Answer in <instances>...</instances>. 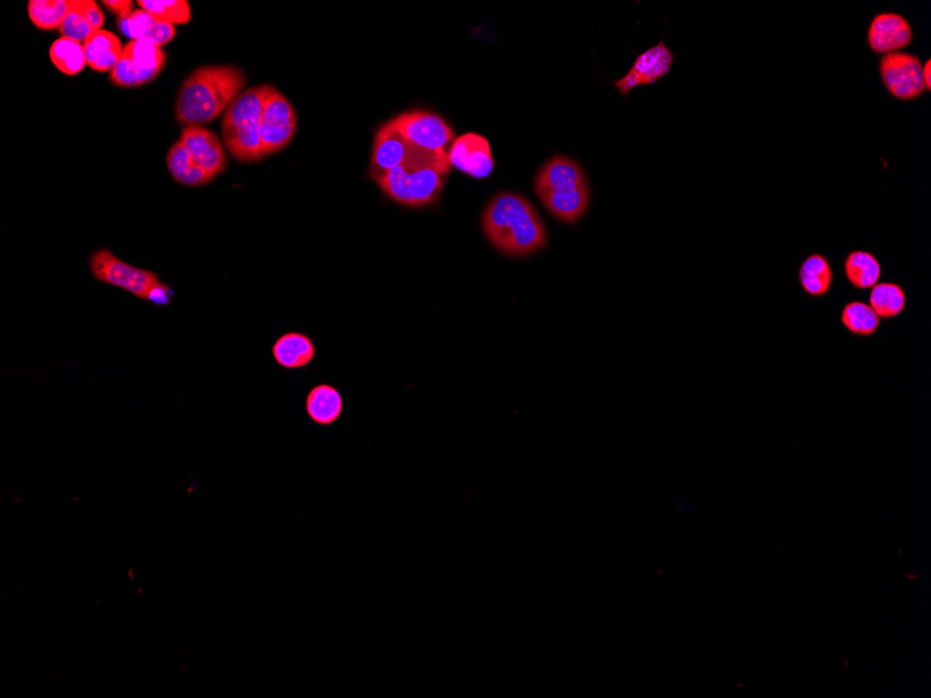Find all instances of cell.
Wrapping results in <instances>:
<instances>
[{
    "instance_id": "cell-1",
    "label": "cell",
    "mask_w": 931,
    "mask_h": 698,
    "mask_svg": "<svg viewBox=\"0 0 931 698\" xmlns=\"http://www.w3.org/2000/svg\"><path fill=\"white\" fill-rule=\"evenodd\" d=\"M488 242L511 257H527L547 246V232L536 208L516 193H499L481 215Z\"/></svg>"
},
{
    "instance_id": "cell-2",
    "label": "cell",
    "mask_w": 931,
    "mask_h": 698,
    "mask_svg": "<svg viewBox=\"0 0 931 698\" xmlns=\"http://www.w3.org/2000/svg\"><path fill=\"white\" fill-rule=\"evenodd\" d=\"M246 85L242 69L230 65L204 66L184 80L175 115L184 127L201 126L218 118Z\"/></svg>"
},
{
    "instance_id": "cell-3",
    "label": "cell",
    "mask_w": 931,
    "mask_h": 698,
    "mask_svg": "<svg viewBox=\"0 0 931 698\" xmlns=\"http://www.w3.org/2000/svg\"><path fill=\"white\" fill-rule=\"evenodd\" d=\"M451 168L448 152H430L414 147L413 154L377 184L385 196L403 207H428L441 197Z\"/></svg>"
},
{
    "instance_id": "cell-4",
    "label": "cell",
    "mask_w": 931,
    "mask_h": 698,
    "mask_svg": "<svg viewBox=\"0 0 931 698\" xmlns=\"http://www.w3.org/2000/svg\"><path fill=\"white\" fill-rule=\"evenodd\" d=\"M534 189L544 207L562 222L579 221L589 207L590 189L582 168L562 155L538 170Z\"/></svg>"
},
{
    "instance_id": "cell-5",
    "label": "cell",
    "mask_w": 931,
    "mask_h": 698,
    "mask_svg": "<svg viewBox=\"0 0 931 698\" xmlns=\"http://www.w3.org/2000/svg\"><path fill=\"white\" fill-rule=\"evenodd\" d=\"M272 85H257L243 91L229 106L222 120V138L236 161L253 164L263 159L260 140L261 112Z\"/></svg>"
},
{
    "instance_id": "cell-6",
    "label": "cell",
    "mask_w": 931,
    "mask_h": 698,
    "mask_svg": "<svg viewBox=\"0 0 931 698\" xmlns=\"http://www.w3.org/2000/svg\"><path fill=\"white\" fill-rule=\"evenodd\" d=\"M88 268L95 281L126 290L141 300H145L148 292L161 282L155 272L127 264L108 248L94 251L88 258Z\"/></svg>"
},
{
    "instance_id": "cell-7",
    "label": "cell",
    "mask_w": 931,
    "mask_h": 698,
    "mask_svg": "<svg viewBox=\"0 0 931 698\" xmlns=\"http://www.w3.org/2000/svg\"><path fill=\"white\" fill-rule=\"evenodd\" d=\"M297 116L295 108L283 97V94L272 88L265 98L263 112H261L260 140L263 158L271 157L288 147L295 137Z\"/></svg>"
},
{
    "instance_id": "cell-8",
    "label": "cell",
    "mask_w": 931,
    "mask_h": 698,
    "mask_svg": "<svg viewBox=\"0 0 931 698\" xmlns=\"http://www.w3.org/2000/svg\"><path fill=\"white\" fill-rule=\"evenodd\" d=\"M407 143L430 152H448L455 141L451 126L441 116L424 111L403 113L394 119Z\"/></svg>"
},
{
    "instance_id": "cell-9",
    "label": "cell",
    "mask_w": 931,
    "mask_h": 698,
    "mask_svg": "<svg viewBox=\"0 0 931 698\" xmlns=\"http://www.w3.org/2000/svg\"><path fill=\"white\" fill-rule=\"evenodd\" d=\"M922 69V62L912 53H887L880 62V76L884 87L892 97L901 101H913L926 91Z\"/></svg>"
},
{
    "instance_id": "cell-10",
    "label": "cell",
    "mask_w": 931,
    "mask_h": 698,
    "mask_svg": "<svg viewBox=\"0 0 931 698\" xmlns=\"http://www.w3.org/2000/svg\"><path fill=\"white\" fill-rule=\"evenodd\" d=\"M672 63H674V53L669 51L664 41H660L637 56L629 72L622 79L614 81L615 88L623 98H626L633 88L640 87V85H654L658 80L668 76Z\"/></svg>"
},
{
    "instance_id": "cell-11",
    "label": "cell",
    "mask_w": 931,
    "mask_h": 698,
    "mask_svg": "<svg viewBox=\"0 0 931 698\" xmlns=\"http://www.w3.org/2000/svg\"><path fill=\"white\" fill-rule=\"evenodd\" d=\"M414 145L407 143L400 134L394 119L389 120L375 134L371 154L370 176L375 183L387 173L402 165L413 154Z\"/></svg>"
},
{
    "instance_id": "cell-12",
    "label": "cell",
    "mask_w": 931,
    "mask_h": 698,
    "mask_svg": "<svg viewBox=\"0 0 931 698\" xmlns=\"http://www.w3.org/2000/svg\"><path fill=\"white\" fill-rule=\"evenodd\" d=\"M180 143L189 151L194 164L204 170L211 180L226 168V155L217 134L201 126L184 127Z\"/></svg>"
},
{
    "instance_id": "cell-13",
    "label": "cell",
    "mask_w": 931,
    "mask_h": 698,
    "mask_svg": "<svg viewBox=\"0 0 931 698\" xmlns=\"http://www.w3.org/2000/svg\"><path fill=\"white\" fill-rule=\"evenodd\" d=\"M449 162L466 175L484 179L494 169V158L487 138L469 133L453 141L448 151Z\"/></svg>"
},
{
    "instance_id": "cell-14",
    "label": "cell",
    "mask_w": 931,
    "mask_h": 698,
    "mask_svg": "<svg viewBox=\"0 0 931 698\" xmlns=\"http://www.w3.org/2000/svg\"><path fill=\"white\" fill-rule=\"evenodd\" d=\"M912 40L911 24L898 13L877 14L867 31V44L874 53L901 52Z\"/></svg>"
},
{
    "instance_id": "cell-15",
    "label": "cell",
    "mask_w": 931,
    "mask_h": 698,
    "mask_svg": "<svg viewBox=\"0 0 931 698\" xmlns=\"http://www.w3.org/2000/svg\"><path fill=\"white\" fill-rule=\"evenodd\" d=\"M317 349L310 336L300 332H288L279 336L272 346V356L278 366L286 370H300L310 366Z\"/></svg>"
},
{
    "instance_id": "cell-16",
    "label": "cell",
    "mask_w": 931,
    "mask_h": 698,
    "mask_svg": "<svg viewBox=\"0 0 931 698\" xmlns=\"http://www.w3.org/2000/svg\"><path fill=\"white\" fill-rule=\"evenodd\" d=\"M306 413L314 424L321 427L335 424L343 413L341 392L328 384L314 386L306 398Z\"/></svg>"
},
{
    "instance_id": "cell-17",
    "label": "cell",
    "mask_w": 931,
    "mask_h": 698,
    "mask_svg": "<svg viewBox=\"0 0 931 698\" xmlns=\"http://www.w3.org/2000/svg\"><path fill=\"white\" fill-rule=\"evenodd\" d=\"M119 38L111 31H97L84 42L87 66L99 73L112 72L123 53Z\"/></svg>"
},
{
    "instance_id": "cell-18",
    "label": "cell",
    "mask_w": 931,
    "mask_h": 698,
    "mask_svg": "<svg viewBox=\"0 0 931 698\" xmlns=\"http://www.w3.org/2000/svg\"><path fill=\"white\" fill-rule=\"evenodd\" d=\"M799 282L809 296H826L833 285V271L827 258L820 254L807 257L799 269Z\"/></svg>"
},
{
    "instance_id": "cell-19",
    "label": "cell",
    "mask_w": 931,
    "mask_h": 698,
    "mask_svg": "<svg viewBox=\"0 0 931 698\" xmlns=\"http://www.w3.org/2000/svg\"><path fill=\"white\" fill-rule=\"evenodd\" d=\"M166 162H168L169 172H171L173 179L183 184V186L197 187L212 182L207 173L194 164L189 151L183 147L180 141L172 145Z\"/></svg>"
},
{
    "instance_id": "cell-20",
    "label": "cell",
    "mask_w": 931,
    "mask_h": 698,
    "mask_svg": "<svg viewBox=\"0 0 931 698\" xmlns=\"http://www.w3.org/2000/svg\"><path fill=\"white\" fill-rule=\"evenodd\" d=\"M846 278L856 289H870L879 283L880 262L866 251H853L844 262Z\"/></svg>"
},
{
    "instance_id": "cell-21",
    "label": "cell",
    "mask_w": 931,
    "mask_h": 698,
    "mask_svg": "<svg viewBox=\"0 0 931 698\" xmlns=\"http://www.w3.org/2000/svg\"><path fill=\"white\" fill-rule=\"evenodd\" d=\"M123 53L145 74L148 81L155 80L162 72L166 55L161 46L150 40L129 42Z\"/></svg>"
},
{
    "instance_id": "cell-22",
    "label": "cell",
    "mask_w": 931,
    "mask_h": 698,
    "mask_svg": "<svg viewBox=\"0 0 931 698\" xmlns=\"http://www.w3.org/2000/svg\"><path fill=\"white\" fill-rule=\"evenodd\" d=\"M49 55H51L53 65L66 76H76L83 72L87 65L84 45L70 38L62 37L53 42Z\"/></svg>"
},
{
    "instance_id": "cell-23",
    "label": "cell",
    "mask_w": 931,
    "mask_h": 698,
    "mask_svg": "<svg viewBox=\"0 0 931 698\" xmlns=\"http://www.w3.org/2000/svg\"><path fill=\"white\" fill-rule=\"evenodd\" d=\"M870 307L873 308L877 317L888 320V318L897 317L905 310L906 297L901 286L895 283H877L873 286L870 293Z\"/></svg>"
},
{
    "instance_id": "cell-24",
    "label": "cell",
    "mask_w": 931,
    "mask_h": 698,
    "mask_svg": "<svg viewBox=\"0 0 931 698\" xmlns=\"http://www.w3.org/2000/svg\"><path fill=\"white\" fill-rule=\"evenodd\" d=\"M70 9V0H31L28 16L40 30H59Z\"/></svg>"
},
{
    "instance_id": "cell-25",
    "label": "cell",
    "mask_w": 931,
    "mask_h": 698,
    "mask_svg": "<svg viewBox=\"0 0 931 698\" xmlns=\"http://www.w3.org/2000/svg\"><path fill=\"white\" fill-rule=\"evenodd\" d=\"M841 321L853 335L872 336L880 327V318L862 301H852L842 310Z\"/></svg>"
},
{
    "instance_id": "cell-26",
    "label": "cell",
    "mask_w": 931,
    "mask_h": 698,
    "mask_svg": "<svg viewBox=\"0 0 931 698\" xmlns=\"http://www.w3.org/2000/svg\"><path fill=\"white\" fill-rule=\"evenodd\" d=\"M138 5L155 20L165 21L173 26L187 24L191 20L190 3L186 0H140Z\"/></svg>"
},
{
    "instance_id": "cell-27",
    "label": "cell",
    "mask_w": 931,
    "mask_h": 698,
    "mask_svg": "<svg viewBox=\"0 0 931 698\" xmlns=\"http://www.w3.org/2000/svg\"><path fill=\"white\" fill-rule=\"evenodd\" d=\"M59 33L62 37L77 42H86L92 34L97 33L84 13V0H70V9L59 28Z\"/></svg>"
},
{
    "instance_id": "cell-28",
    "label": "cell",
    "mask_w": 931,
    "mask_h": 698,
    "mask_svg": "<svg viewBox=\"0 0 931 698\" xmlns=\"http://www.w3.org/2000/svg\"><path fill=\"white\" fill-rule=\"evenodd\" d=\"M111 81L113 84L118 85V87L125 88L140 87V85L150 83L147 77H145V74L134 65L132 60L127 58L125 53H122L119 62L113 67Z\"/></svg>"
},
{
    "instance_id": "cell-29",
    "label": "cell",
    "mask_w": 931,
    "mask_h": 698,
    "mask_svg": "<svg viewBox=\"0 0 931 698\" xmlns=\"http://www.w3.org/2000/svg\"><path fill=\"white\" fill-rule=\"evenodd\" d=\"M154 20L150 13L140 9L134 10L132 14L123 19H118V26L127 38H132V41L145 40Z\"/></svg>"
},
{
    "instance_id": "cell-30",
    "label": "cell",
    "mask_w": 931,
    "mask_h": 698,
    "mask_svg": "<svg viewBox=\"0 0 931 698\" xmlns=\"http://www.w3.org/2000/svg\"><path fill=\"white\" fill-rule=\"evenodd\" d=\"M176 28L173 24L165 23V21L154 20V23L151 24L150 33H148L145 40H150L155 42V44L164 46L169 44L175 38Z\"/></svg>"
},
{
    "instance_id": "cell-31",
    "label": "cell",
    "mask_w": 931,
    "mask_h": 698,
    "mask_svg": "<svg viewBox=\"0 0 931 698\" xmlns=\"http://www.w3.org/2000/svg\"><path fill=\"white\" fill-rule=\"evenodd\" d=\"M145 300L154 303L155 306L159 307H168L171 306L173 300V290L171 286L166 285L164 282H159L158 285H155L154 288L148 292Z\"/></svg>"
},
{
    "instance_id": "cell-32",
    "label": "cell",
    "mask_w": 931,
    "mask_h": 698,
    "mask_svg": "<svg viewBox=\"0 0 931 698\" xmlns=\"http://www.w3.org/2000/svg\"><path fill=\"white\" fill-rule=\"evenodd\" d=\"M102 5H104L109 12L118 16L119 19H123V17L129 16V14L134 12L133 2H130V0H104Z\"/></svg>"
},
{
    "instance_id": "cell-33",
    "label": "cell",
    "mask_w": 931,
    "mask_h": 698,
    "mask_svg": "<svg viewBox=\"0 0 931 698\" xmlns=\"http://www.w3.org/2000/svg\"><path fill=\"white\" fill-rule=\"evenodd\" d=\"M923 81H925L926 91L931 88V59H927L922 69Z\"/></svg>"
}]
</instances>
